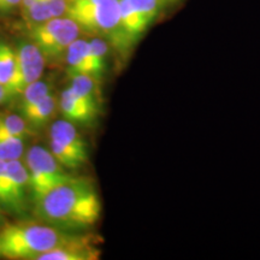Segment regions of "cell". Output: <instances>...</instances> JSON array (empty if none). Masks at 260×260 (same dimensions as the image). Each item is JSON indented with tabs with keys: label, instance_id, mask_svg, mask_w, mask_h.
<instances>
[{
	"label": "cell",
	"instance_id": "4fadbf2b",
	"mask_svg": "<svg viewBox=\"0 0 260 260\" xmlns=\"http://www.w3.org/2000/svg\"><path fill=\"white\" fill-rule=\"evenodd\" d=\"M96 82L98 81L94 80L89 75H74V76H70V88L90 109L94 110L95 112H99L100 100Z\"/></svg>",
	"mask_w": 260,
	"mask_h": 260
},
{
	"label": "cell",
	"instance_id": "3957f363",
	"mask_svg": "<svg viewBox=\"0 0 260 260\" xmlns=\"http://www.w3.org/2000/svg\"><path fill=\"white\" fill-rule=\"evenodd\" d=\"M65 16L73 19L81 31L105 39L117 50L124 52L119 0H67Z\"/></svg>",
	"mask_w": 260,
	"mask_h": 260
},
{
	"label": "cell",
	"instance_id": "ffe728a7",
	"mask_svg": "<svg viewBox=\"0 0 260 260\" xmlns=\"http://www.w3.org/2000/svg\"><path fill=\"white\" fill-rule=\"evenodd\" d=\"M52 17H63L67 10V0H47Z\"/></svg>",
	"mask_w": 260,
	"mask_h": 260
},
{
	"label": "cell",
	"instance_id": "d6986e66",
	"mask_svg": "<svg viewBox=\"0 0 260 260\" xmlns=\"http://www.w3.org/2000/svg\"><path fill=\"white\" fill-rule=\"evenodd\" d=\"M0 207H8V161L0 159Z\"/></svg>",
	"mask_w": 260,
	"mask_h": 260
},
{
	"label": "cell",
	"instance_id": "8992f818",
	"mask_svg": "<svg viewBox=\"0 0 260 260\" xmlns=\"http://www.w3.org/2000/svg\"><path fill=\"white\" fill-rule=\"evenodd\" d=\"M16 68L8 87L10 98L21 95L29 84L41 79L45 68L44 54L32 41H23L16 48Z\"/></svg>",
	"mask_w": 260,
	"mask_h": 260
},
{
	"label": "cell",
	"instance_id": "44dd1931",
	"mask_svg": "<svg viewBox=\"0 0 260 260\" xmlns=\"http://www.w3.org/2000/svg\"><path fill=\"white\" fill-rule=\"evenodd\" d=\"M21 2L22 0H0V11H11L18 5H21Z\"/></svg>",
	"mask_w": 260,
	"mask_h": 260
},
{
	"label": "cell",
	"instance_id": "ac0fdd59",
	"mask_svg": "<svg viewBox=\"0 0 260 260\" xmlns=\"http://www.w3.org/2000/svg\"><path fill=\"white\" fill-rule=\"evenodd\" d=\"M25 139L0 135V159L5 161L17 160L24 153Z\"/></svg>",
	"mask_w": 260,
	"mask_h": 260
},
{
	"label": "cell",
	"instance_id": "52a82bcc",
	"mask_svg": "<svg viewBox=\"0 0 260 260\" xmlns=\"http://www.w3.org/2000/svg\"><path fill=\"white\" fill-rule=\"evenodd\" d=\"M29 175L21 159L8 161V212L23 214L28 206Z\"/></svg>",
	"mask_w": 260,
	"mask_h": 260
},
{
	"label": "cell",
	"instance_id": "9a60e30c",
	"mask_svg": "<svg viewBox=\"0 0 260 260\" xmlns=\"http://www.w3.org/2000/svg\"><path fill=\"white\" fill-rule=\"evenodd\" d=\"M52 92L51 84L45 81L38 80L37 82L29 84L21 94V103H19V112L23 116L30 107L38 104L41 99L48 95Z\"/></svg>",
	"mask_w": 260,
	"mask_h": 260
},
{
	"label": "cell",
	"instance_id": "6da1fadb",
	"mask_svg": "<svg viewBox=\"0 0 260 260\" xmlns=\"http://www.w3.org/2000/svg\"><path fill=\"white\" fill-rule=\"evenodd\" d=\"M40 222L63 230H81L94 225L102 213V203L92 182L70 178L34 204Z\"/></svg>",
	"mask_w": 260,
	"mask_h": 260
},
{
	"label": "cell",
	"instance_id": "2e32d148",
	"mask_svg": "<svg viewBox=\"0 0 260 260\" xmlns=\"http://www.w3.org/2000/svg\"><path fill=\"white\" fill-rule=\"evenodd\" d=\"M30 126L22 116L0 115V135L27 139L30 135Z\"/></svg>",
	"mask_w": 260,
	"mask_h": 260
},
{
	"label": "cell",
	"instance_id": "603a6c76",
	"mask_svg": "<svg viewBox=\"0 0 260 260\" xmlns=\"http://www.w3.org/2000/svg\"><path fill=\"white\" fill-rule=\"evenodd\" d=\"M5 223V219H4V214L2 212V207H0V228L4 225Z\"/></svg>",
	"mask_w": 260,
	"mask_h": 260
},
{
	"label": "cell",
	"instance_id": "30bf717a",
	"mask_svg": "<svg viewBox=\"0 0 260 260\" xmlns=\"http://www.w3.org/2000/svg\"><path fill=\"white\" fill-rule=\"evenodd\" d=\"M99 254L96 247L87 239L52 249L41 254L37 260H94L99 258Z\"/></svg>",
	"mask_w": 260,
	"mask_h": 260
},
{
	"label": "cell",
	"instance_id": "e0dca14e",
	"mask_svg": "<svg viewBox=\"0 0 260 260\" xmlns=\"http://www.w3.org/2000/svg\"><path fill=\"white\" fill-rule=\"evenodd\" d=\"M16 68V51L0 41V84L8 89Z\"/></svg>",
	"mask_w": 260,
	"mask_h": 260
},
{
	"label": "cell",
	"instance_id": "7402d4cb",
	"mask_svg": "<svg viewBox=\"0 0 260 260\" xmlns=\"http://www.w3.org/2000/svg\"><path fill=\"white\" fill-rule=\"evenodd\" d=\"M9 99H10V94L8 92V89H6L3 84H0V105Z\"/></svg>",
	"mask_w": 260,
	"mask_h": 260
},
{
	"label": "cell",
	"instance_id": "7a4b0ae2",
	"mask_svg": "<svg viewBox=\"0 0 260 260\" xmlns=\"http://www.w3.org/2000/svg\"><path fill=\"white\" fill-rule=\"evenodd\" d=\"M88 237L76 235L47 223L17 222L0 228V259L37 260L54 248Z\"/></svg>",
	"mask_w": 260,
	"mask_h": 260
},
{
	"label": "cell",
	"instance_id": "8fae6325",
	"mask_svg": "<svg viewBox=\"0 0 260 260\" xmlns=\"http://www.w3.org/2000/svg\"><path fill=\"white\" fill-rule=\"evenodd\" d=\"M65 59L69 77L74 75H89V41L76 39L65 52Z\"/></svg>",
	"mask_w": 260,
	"mask_h": 260
},
{
	"label": "cell",
	"instance_id": "7c38bea8",
	"mask_svg": "<svg viewBox=\"0 0 260 260\" xmlns=\"http://www.w3.org/2000/svg\"><path fill=\"white\" fill-rule=\"evenodd\" d=\"M57 104V96L51 92L44 99L30 107L22 117L27 121L30 128H42L56 115Z\"/></svg>",
	"mask_w": 260,
	"mask_h": 260
},
{
	"label": "cell",
	"instance_id": "ba28073f",
	"mask_svg": "<svg viewBox=\"0 0 260 260\" xmlns=\"http://www.w3.org/2000/svg\"><path fill=\"white\" fill-rule=\"evenodd\" d=\"M59 107L65 119L83 125L92 123L98 115V112L82 102L70 87L65 88L61 93Z\"/></svg>",
	"mask_w": 260,
	"mask_h": 260
},
{
	"label": "cell",
	"instance_id": "5bb4252c",
	"mask_svg": "<svg viewBox=\"0 0 260 260\" xmlns=\"http://www.w3.org/2000/svg\"><path fill=\"white\" fill-rule=\"evenodd\" d=\"M109 42L105 39L95 37L89 41V75L99 81L106 70Z\"/></svg>",
	"mask_w": 260,
	"mask_h": 260
},
{
	"label": "cell",
	"instance_id": "9c48e42d",
	"mask_svg": "<svg viewBox=\"0 0 260 260\" xmlns=\"http://www.w3.org/2000/svg\"><path fill=\"white\" fill-rule=\"evenodd\" d=\"M50 139L57 140L65 147H68L77 154L84 161L88 160V149L87 145L82 139V136L74 125L73 122L68 121V119H60L56 121L51 126Z\"/></svg>",
	"mask_w": 260,
	"mask_h": 260
},
{
	"label": "cell",
	"instance_id": "cb8c5ba5",
	"mask_svg": "<svg viewBox=\"0 0 260 260\" xmlns=\"http://www.w3.org/2000/svg\"><path fill=\"white\" fill-rule=\"evenodd\" d=\"M165 2H167L168 5H174L176 4V3H180L181 0H165Z\"/></svg>",
	"mask_w": 260,
	"mask_h": 260
},
{
	"label": "cell",
	"instance_id": "277c9868",
	"mask_svg": "<svg viewBox=\"0 0 260 260\" xmlns=\"http://www.w3.org/2000/svg\"><path fill=\"white\" fill-rule=\"evenodd\" d=\"M25 167L29 175V193L32 204L40 200L53 188L73 178L54 158L50 149L39 145L29 148L25 155Z\"/></svg>",
	"mask_w": 260,
	"mask_h": 260
},
{
	"label": "cell",
	"instance_id": "5b68a950",
	"mask_svg": "<svg viewBox=\"0 0 260 260\" xmlns=\"http://www.w3.org/2000/svg\"><path fill=\"white\" fill-rule=\"evenodd\" d=\"M80 28L73 19L53 17L30 27V41L34 42L46 60H57L65 54L73 42L79 39Z\"/></svg>",
	"mask_w": 260,
	"mask_h": 260
}]
</instances>
